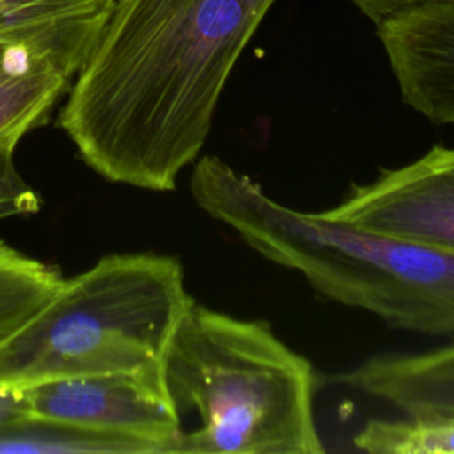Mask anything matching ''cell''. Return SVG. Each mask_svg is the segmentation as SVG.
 Listing matches in <instances>:
<instances>
[{"mask_svg":"<svg viewBox=\"0 0 454 454\" xmlns=\"http://www.w3.org/2000/svg\"><path fill=\"white\" fill-rule=\"evenodd\" d=\"M275 2L115 0L59 114L83 161L114 183L174 190Z\"/></svg>","mask_w":454,"mask_h":454,"instance_id":"obj_1","label":"cell"},{"mask_svg":"<svg viewBox=\"0 0 454 454\" xmlns=\"http://www.w3.org/2000/svg\"><path fill=\"white\" fill-rule=\"evenodd\" d=\"M30 415V403L25 390L0 387V427H5Z\"/></svg>","mask_w":454,"mask_h":454,"instance_id":"obj_15","label":"cell"},{"mask_svg":"<svg viewBox=\"0 0 454 454\" xmlns=\"http://www.w3.org/2000/svg\"><path fill=\"white\" fill-rule=\"evenodd\" d=\"M62 280L57 268L0 241V342L34 316Z\"/></svg>","mask_w":454,"mask_h":454,"instance_id":"obj_12","label":"cell"},{"mask_svg":"<svg viewBox=\"0 0 454 454\" xmlns=\"http://www.w3.org/2000/svg\"><path fill=\"white\" fill-rule=\"evenodd\" d=\"M78 69L46 51L20 43H0V147L46 121L66 96Z\"/></svg>","mask_w":454,"mask_h":454,"instance_id":"obj_10","label":"cell"},{"mask_svg":"<svg viewBox=\"0 0 454 454\" xmlns=\"http://www.w3.org/2000/svg\"><path fill=\"white\" fill-rule=\"evenodd\" d=\"M14 149L16 145L0 147V220L32 215L41 207L37 192L16 168Z\"/></svg>","mask_w":454,"mask_h":454,"instance_id":"obj_14","label":"cell"},{"mask_svg":"<svg viewBox=\"0 0 454 454\" xmlns=\"http://www.w3.org/2000/svg\"><path fill=\"white\" fill-rule=\"evenodd\" d=\"M193 298L179 259L110 254L62 280L53 296L0 342V387L83 374L163 371Z\"/></svg>","mask_w":454,"mask_h":454,"instance_id":"obj_4","label":"cell"},{"mask_svg":"<svg viewBox=\"0 0 454 454\" xmlns=\"http://www.w3.org/2000/svg\"><path fill=\"white\" fill-rule=\"evenodd\" d=\"M190 192L206 215L298 271L317 296L392 328L454 339V254L289 207L213 154L195 160Z\"/></svg>","mask_w":454,"mask_h":454,"instance_id":"obj_2","label":"cell"},{"mask_svg":"<svg viewBox=\"0 0 454 454\" xmlns=\"http://www.w3.org/2000/svg\"><path fill=\"white\" fill-rule=\"evenodd\" d=\"M163 378L179 415L199 417L167 454L325 452L314 367L268 323L192 301L167 348Z\"/></svg>","mask_w":454,"mask_h":454,"instance_id":"obj_3","label":"cell"},{"mask_svg":"<svg viewBox=\"0 0 454 454\" xmlns=\"http://www.w3.org/2000/svg\"><path fill=\"white\" fill-rule=\"evenodd\" d=\"M325 218L454 254V147L434 145L395 168L353 183Z\"/></svg>","mask_w":454,"mask_h":454,"instance_id":"obj_6","label":"cell"},{"mask_svg":"<svg viewBox=\"0 0 454 454\" xmlns=\"http://www.w3.org/2000/svg\"><path fill=\"white\" fill-rule=\"evenodd\" d=\"M349 2L376 25L383 18L401 9H406L410 5L422 4V2H431V0H349Z\"/></svg>","mask_w":454,"mask_h":454,"instance_id":"obj_16","label":"cell"},{"mask_svg":"<svg viewBox=\"0 0 454 454\" xmlns=\"http://www.w3.org/2000/svg\"><path fill=\"white\" fill-rule=\"evenodd\" d=\"M0 454H149V449L126 436L30 415L0 427Z\"/></svg>","mask_w":454,"mask_h":454,"instance_id":"obj_11","label":"cell"},{"mask_svg":"<svg viewBox=\"0 0 454 454\" xmlns=\"http://www.w3.org/2000/svg\"><path fill=\"white\" fill-rule=\"evenodd\" d=\"M376 35L403 101L433 124L454 126V0L401 9Z\"/></svg>","mask_w":454,"mask_h":454,"instance_id":"obj_7","label":"cell"},{"mask_svg":"<svg viewBox=\"0 0 454 454\" xmlns=\"http://www.w3.org/2000/svg\"><path fill=\"white\" fill-rule=\"evenodd\" d=\"M23 390L32 415L126 436L149 454H167L183 431L163 371L69 376Z\"/></svg>","mask_w":454,"mask_h":454,"instance_id":"obj_5","label":"cell"},{"mask_svg":"<svg viewBox=\"0 0 454 454\" xmlns=\"http://www.w3.org/2000/svg\"><path fill=\"white\" fill-rule=\"evenodd\" d=\"M115 0H0V43L51 53L76 69L96 43Z\"/></svg>","mask_w":454,"mask_h":454,"instance_id":"obj_9","label":"cell"},{"mask_svg":"<svg viewBox=\"0 0 454 454\" xmlns=\"http://www.w3.org/2000/svg\"><path fill=\"white\" fill-rule=\"evenodd\" d=\"M337 381L404 415H454V342L424 353L378 355L337 374Z\"/></svg>","mask_w":454,"mask_h":454,"instance_id":"obj_8","label":"cell"},{"mask_svg":"<svg viewBox=\"0 0 454 454\" xmlns=\"http://www.w3.org/2000/svg\"><path fill=\"white\" fill-rule=\"evenodd\" d=\"M353 445L371 454H454V415L372 419L353 436Z\"/></svg>","mask_w":454,"mask_h":454,"instance_id":"obj_13","label":"cell"}]
</instances>
